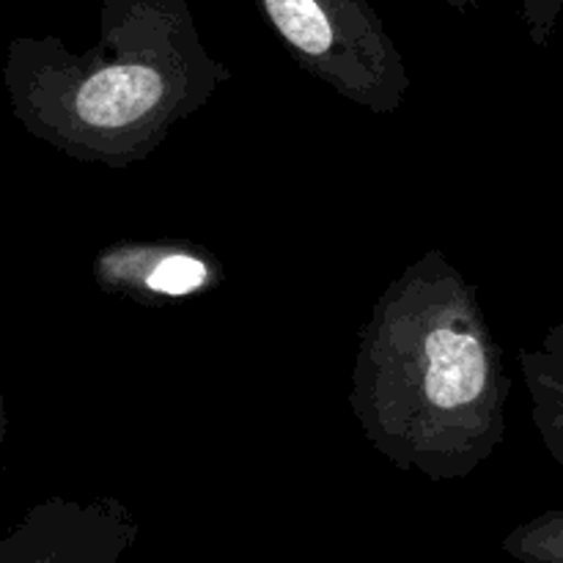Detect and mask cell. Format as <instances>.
<instances>
[{
	"mask_svg": "<svg viewBox=\"0 0 563 563\" xmlns=\"http://www.w3.org/2000/svg\"><path fill=\"white\" fill-rule=\"evenodd\" d=\"M509 396L476 286L443 251H427L385 286L357 333L352 416L390 465L456 482L506 443Z\"/></svg>",
	"mask_w": 563,
	"mask_h": 563,
	"instance_id": "cell-1",
	"label": "cell"
},
{
	"mask_svg": "<svg viewBox=\"0 0 563 563\" xmlns=\"http://www.w3.org/2000/svg\"><path fill=\"white\" fill-rule=\"evenodd\" d=\"M229 80L187 0H102L91 47L16 36L3 66L9 108L27 135L113 170L152 157Z\"/></svg>",
	"mask_w": 563,
	"mask_h": 563,
	"instance_id": "cell-2",
	"label": "cell"
},
{
	"mask_svg": "<svg viewBox=\"0 0 563 563\" xmlns=\"http://www.w3.org/2000/svg\"><path fill=\"white\" fill-rule=\"evenodd\" d=\"M297 66L374 115L405 108L412 88L399 44L368 0H253Z\"/></svg>",
	"mask_w": 563,
	"mask_h": 563,
	"instance_id": "cell-3",
	"label": "cell"
},
{
	"mask_svg": "<svg viewBox=\"0 0 563 563\" xmlns=\"http://www.w3.org/2000/svg\"><path fill=\"white\" fill-rule=\"evenodd\" d=\"M91 278L104 295L157 308L220 289L225 269L218 253L201 242L154 236L104 245L91 258Z\"/></svg>",
	"mask_w": 563,
	"mask_h": 563,
	"instance_id": "cell-4",
	"label": "cell"
},
{
	"mask_svg": "<svg viewBox=\"0 0 563 563\" xmlns=\"http://www.w3.org/2000/svg\"><path fill=\"white\" fill-rule=\"evenodd\" d=\"M517 363L531 396V418L539 440L563 467V322L544 333L542 344L517 350Z\"/></svg>",
	"mask_w": 563,
	"mask_h": 563,
	"instance_id": "cell-5",
	"label": "cell"
},
{
	"mask_svg": "<svg viewBox=\"0 0 563 563\" xmlns=\"http://www.w3.org/2000/svg\"><path fill=\"white\" fill-rule=\"evenodd\" d=\"M522 563H563V509L533 517L504 542Z\"/></svg>",
	"mask_w": 563,
	"mask_h": 563,
	"instance_id": "cell-6",
	"label": "cell"
},
{
	"mask_svg": "<svg viewBox=\"0 0 563 563\" xmlns=\"http://www.w3.org/2000/svg\"><path fill=\"white\" fill-rule=\"evenodd\" d=\"M563 11V0H520L522 25H526L528 38L537 47H548L555 36Z\"/></svg>",
	"mask_w": 563,
	"mask_h": 563,
	"instance_id": "cell-7",
	"label": "cell"
},
{
	"mask_svg": "<svg viewBox=\"0 0 563 563\" xmlns=\"http://www.w3.org/2000/svg\"><path fill=\"white\" fill-rule=\"evenodd\" d=\"M445 3H449L454 11H460V14H471V11L478 9L482 0H445Z\"/></svg>",
	"mask_w": 563,
	"mask_h": 563,
	"instance_id": "cell-8",
	"label": "cell"
}]
</instances>
